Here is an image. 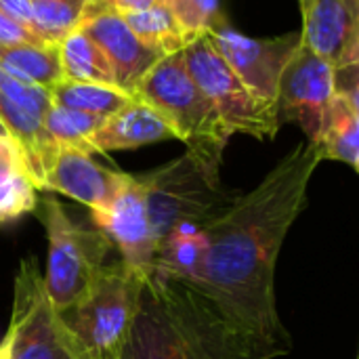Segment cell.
Returning a JSON list of instances; mask_svg holds the SVG:
<instances>
[{"label":"cell","mask_w":359,"mask_h":359,"mask_svg":"<svg viewBox=\"0 0 359 359\" xmlns=\"http://www.w3.org/2000/svg\"><path fill=\"white\" fill-rule=\"evenodd\" d=\"M313 143L286 154L269 175L200 229L202 259L187 282L246 330L292 349L276 305V263L320 164Z\"/></svg>","instance_id":"obj_1"},{"label":"cell","mask_w":359,"mask_h":359,"mask_svg":"<svg viewBox=\"0 0 359 359\" xmlns=\"http://www.w3.org/2000/svg\"><path fill=\"white\" fill-rule=\"evenodd\" d=\"M147 282L183 359H276L290 353L240 326L187 282L158 273Z\"/></svg>","instance_id":"obj_2"},{"label":"cell","mask_w":359,"mask_h":359,"mask_svg":"<svg viewBox=\"0 0 359 359\" xmlns=\"http://www.w3.org/2000/svg\"><path fill=\"white\" fill-rule=\"evenodd\" d=\"M133 95L166 120L175 139L187 145V154L206 175L221 179L219 170L231 130L189 74L183 50L158 59Z\"/></svg>","instance_id":"obj_3"},{"label":"cell","mask_w":359,"mask_h":359,"mask_svg":"<svg viewBox=\"0 0 359 359\" xmlns=\"http://www.w3.org/2000/svg\"><path fill=\"white\" fill-rule=\"evenodd\" d=\"M137 177L145 189L147 215L158 248L177 231L206 227L240 196L225 189L221 179L206 175L189 154Z\"/></svg>","instance_id":"obj_4"},{"label":"cell","mask_w":359,"mask_h":359,"mask_svg":"<svg viewBox=\"0 0 359 359\" xmlns=\"http://www.w3.org/2000/svg\"><path fill=\"white\" fill-rule=\"evenodd\" d=\"M143 280L118 259L76 305L57 311L74 359H120Z\"/></svg>","instance_id":"obj_5"},{"label":"cell","mask_w":359,"mask_h":359,"mask_svg":"<svg viewBox=\"0 0 359 359\" xmlns=\"http://www.w3.org/2000/svg\"><path fill=\"white\" fill-rule=\"evenodd\" d=\"M40 206L48 240V261L42 280L53 307L65 311L118 261H111L116 248L97 227L76 223L55 198H44Z\"/></svg>","instance_id":"obj_6"},{"label":"cell","mask_w":359,"mask_h":359,"mask_svg":"<svg viewBox=\"0 0 359 359\" xmlns=\"http://www.w3.org/2000/svg\"><path fill=\"white\" fill-rule=\"evenodd\" d=\"M183 55L189 74L212 101L231 135L242 133L261 141L278 135V105L257 97L215 50L208 36L189 42L183 48Z\"/></svg>","instance_id":"obj_7"},{"label":"cell","mask_w":359,"mask_h":359,"mask_svg":"<svg viewBox=\"0 0 359 359\" xmlns=\"http://www.w3.org/2000/svg\"><path fill=\"white\" fill-rule=\"evenodd\" d=\"M8 359H74L67 332L34 257L23 259L15 276L11 324L2 339Z\"/></svg>","instance_id":"obj_8"},{"label":"cell","mask_w":359,"mask_h":359,"mask_svg":"<svg viewBox=\"0 0 359 359\" xmlns=\"http://www.w3.org/2000/svg\"><path fill=\"white\" fill-rule=\"evenodd\" d=\"M215 50L236 72V76L263 101H278V86L286 63L301 44V34L278 38H248L229 23L208 34ZM278 105V103H276Z\"/></svg>","instance_id":"obj_9"},{"label":"cell","mask_w":359,"mask_h":359,"mask_svg":"<svg viewBox=\"0 0 359 359\" xmlns=\"http://www.w3.org/2000/svg\"><path fill=\"white\" fill-rule=\"evenodd\" d=\"M93 221L118 250L120 261L128 269L141 278L156 273L158 244L147 215L145 189L137 175H126V181L116 198L107 204V208L93 212Z\"/></svg>","instance_id":"obj_10"},{"label":"cell","mask_w":359,"mask_h":359,"mask_svg":"<svg viewBox=\"0 0 359 359\" xmlns=\"http://www.w3.org/2000/svg\"><path fill=\"white\" fill-rule=\"evenodd\" d=\"M334 93V67L299 44L284 67L278 86V118L294 122L313 143L320 135L326 107Z\"/></svg>","instance_id":"obj_11"},{"label":"cell","mask_w":359,"mask_h":359,"mask_svg":"<svg viewBox=\"0 0 359 359\" xmlns=\"http://www.w3.org/2000/svg\"><path fill=\"white\" fill-rule=\"evenodd\" d=\"M301 44L334 69L359 65V0H301Z\"/></svg>","instance_id":"obj_12"},{"label":"cell","mask_w":359,"mask_h":359,"mask_svg":"<svg viewBox=\"0 0 359 359\" xmlns=\"http://www.w3.org/2000/svg\"><path fill=\"white\" fill-rule=\"evenodd\" d=\"M128 172L101 166L90 154L72 147H59L50 168L44 175L42 191H57L88 206L90 212L107 208L124 185Z\"/></svg>","instance_id":"obj_13"},{"label":"cell","mask_w":359,"mask_h":359,"mask_svg":"<svg viewBox=\"0 0 359 359\" xmlns=\"http://www.w3.org/2000/svg\"><path fill=\"white\" fill-rule=\"evenodd\" d=\"M80 29L97 42L116 74V86L133 95L139 80L147 69L162 59L147 46L139 42L133 29L126 25L124 17L116 8H105L82 19Z\"/></svg>","instance_id":"obj_14"},{"label":"cell","mask_w":359,"mask_h":359,"mask_svg":"<svg viewBox=\"0 0 359 359\" xmlns=\"http://www.w3.org/2000/svg\"><path fill=\"white\" fill-rule=\"evenodd\" d=\"M168 139H175V133L166 124V120L154 107L135 97L130 103L103 118V122L90 137V151L95 156L137 149Z\"/></svg>","instance_id":"obj_15"},{"label":"cell","mask_w":359,"mask_h":359,"mask_svg":"<svg viewBox=\"0 0 359 359\" xmlns=\"http://www.w3.org/2000/svg\"><path fill=\"white\" fill-rule=\"evenodd\" d=\"M320 160H337L359 170V90H334L313 141Z\"/></svg>","instance_id":"obj_16"},{"label":"cell","mask_w":359,"mask_h":359,"mask_svg":"<svg viewBox=\"0 0 359 359\" xmlns=\"http://www.w3.org/2000/svg\"><path fill=\"white\" fill-rule=\"evenodd\" d=\"M120 359H183L147 278L141 282L137 311Z\"/></svg>","instance_id":"obj_17"},{"label":"cell","mask_w":359,"mask_h":359,"mask_svg":"<svg viewBox=\"0 0 359 359\" xmlns=\"http://www.w3.org/2000/svg\"><path fill=\"white\" fill-rule=\"evenodd\" d=\"M120 15L139 38V42L160 57L179 53L187 46V38L172 15L168 0H160L145 11H130Z\"/></svg>","instance_id":"obj_18"},{"label":"cell","mask_w":359,"mask_h":359,"mask_svg":"<svg viewBox=\"0 0 359 359\" xmlns=\"http://www.w3.org/2000/svg\"><path fill=\"white\" fill-rule=\"evenodd\" d=\"M48 93H50L53 105H61L74 111L97 116V118H107L135 99V95L114 84L76 82V80H65V78L59 84H55Z\"/></svg>","instance_id":"obj_19"},{"label":"cell","mask_w":359,"mask_h":359,"mask_svg":"<svg viewBox=\"0 0 359 359\" xmlns=\"http://www.w3.org/2000/svg\"><path fill=\"white\" fill-rule=\"evenodd\" d=\"M59 59L65 80L116 86V74L111 63L97 46V42L88 38L80 27L59 42Z\"/></svg>","instance_id":"obj_20"},{"label":"cell","mask_w":359,"mask_h":359,"mask_svg":"<svg viewBox=\"0 0 359 359\" xmlns=\"http://www.w3.org/2000/svg\"><path fill=\"white\" fill-rule=\"evenodd\" d=\"M0 65L46 90L63 80L59 46L53 44L0 46Z\"/></svg>","instance_id":"obj_21"},{"label":"cell","mask_w":359,"mask_h":359,"mask_svg":"<svg viewBox=\"0 0 359 359\" xmlns=\"http://www.w3.org/2000/svg\"><path fill=\"white\" fill-rule=\"evenodd\" d=\"M29 6L34 34L53 46L78 29L86 13V0H29Z\"/></svg>","instance_id":"obj_22"},{"label":"cell","mask_w":359,"mask_h":359,"mask_svg":"<svg viewBox=\"0 0 359 359\" xmlns=\"http://www.w3.org/2000/svg\"><path fill=\"white\" fill-rule=\"evenodd\" d=\"M101 122H103V118L82 114V111H74V109H67L61 105H50V109L46 111V116L42 120L48 137L59 147L80 149V151L90 154V156H93L90 137L99 128Z\"/></svg>","instance_id":"obj_23"},{"label":"cell","mask_w":359,"mask_h":359,"mask_svg":"<svg viewBox=\"0 0 359 359\" xmlns=\"http://www.w3.org/2000/svg\"><path fill=\"white\" fill-rule=\"evenodd\" d=\"M38 206V189L25 168H0V225Z\"/></svg>","instance_id":"obj_24"},{"label":"cell","mask_w":359,"mask_h":359,"mask_svg":"<svg viewBox=\"0 0 359 359\" xmlns=\"http://www.w3.org/2000/svg\"><path fill=\"white\" fill-rule=\"evenodd\" d=\"M168 6L183 29L187 44L227 23L219 0H168Z\"/></svg>","instance_id":"obj_25"},{"label":"cell","mask_w":359,"mask_h":359,"mask_svg":"<svg viewBox=\"0 0 359 359\" xmlns=\"http://www.w3.org/2000/svg\"><path fill=\"white\" fill-rule=\"evenodd\" d=\"M0 93L4 97H8L13 103L27 109L29 114H34L36 118H40V120H44L46 111L53 105L50 93L46 88H42V86H38V84L8 72L2 65H0Z\"/></svg>","instance_id":"obj_26"},{"label":"cell","mask_w":359,"mask_h":359,"mask_svg":"<svg viewBox=\"0 0 359 359\" xmlns=\"http://www.w3.org/2000/svg\"><path fill=\"white\" fill-rule=\"evenodd\" d=\"M15 44H46V42H42L27 25L0 13V46H15Z\"/></svg>","instance_id":"obj_27"},{"label":"cell","mask_w":359,"mask_h":359,"mask_svg":"<svg viewBox=\"0 0 359 359\" xmlns=\"http://www.w3.org/2000/svg\"><path fill=\"white\" fill-rule=\"evenodd\" d=\"M0 168H25V162L17 143L6 135H0Z\"/></svg>","instance_id":"obj_28"},{"label":"cell","mask_w":359,"mask_h":359,"mask_svg":"<svg viewBox=\"0 0 359 359\" xmlns=\"http://www.w3.org/2000/svg\"><path fill=\"white\" fill-rule=\"evenodd\" d=\"M0 13L13 17L15 21L27 25L32 29V6H29V0H0Z\"/></svg>","instance_id":"obj_29"},{"label":"cell","mask_w":359,"mask_h":359,"mask_svg":"<svg viewBox=\"0 0 359 359\" xmlns=\"http://www.w3.org/2000/svg\"><path fill=\"white\" fill-rule=\"evenodd\" d=\"M160 0H114V8L118 13H130V11H145Z\"/></svg>","instance_id":"obj_30"},{"label":"cell","mask_w":359,"mask_h":359,"mask_svg":"<svg viewBox=\"0 0 359 359\" xmlns=\"http://www.w3.org/2000/svg\"><path fill=\"white\" fill-rule=\"evenodd\" d=\"M105 8H114V0H86V13H84V17L95 15L99 11H105Z\"/></svg>","instance_id":"obj_31"},{"label":"cell","mask_w":359,"mask_h":359,"mask_svg":"<svg viewBox=\"0 0 359 359\" xmlns=\"http://www.w3.org/2000/svg\"><path fill=\"white\" fill-rule=\"evenodd\" d=\"M0 359H8L6 358V347L2 343H0Z\"/></svg>","instance_id":"obj_32"},{"label":"cell","mask_w":359,"mask_h":359,"mask_svg":"<svg viewBox=\"0 0 359 359\" xmlns=\"http://www.w3.org/2000/svg\"><path fill=\"white\" fill-rule=\"evenodd\" d=\"M0 135H6V130H4V126H2V122H0ZM8 137V135H6Z\"/></svg>","instance_id":"obj_33"}]
</instances>
